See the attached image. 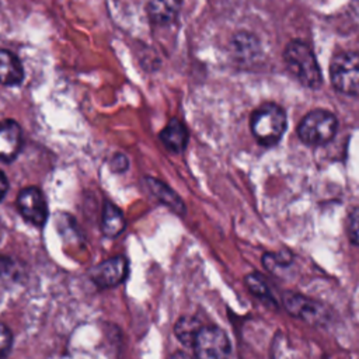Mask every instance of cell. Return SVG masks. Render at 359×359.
Masks as SVG:
<instances>
[{
    "mask_svg": "<svg viewBox=\"0 0 359 359\" xmlns=\"http://www.w3.org/2000/svg\"><path fill=\"white\" fill-rule=\"evenodd\" d=\"M128 275V261L125 257H112L100 262L90 271V278L100 289L114 287L123 282Z\"/></svg>",
    "mask_w": 359,
    "mask_h": 359,
    "instance_id": "obj_7",
    "label": "cell"
},
{
    "mask_svg": "<svg viewBox=\"0 0 359 359\" xmlns=\"http://www.w3.org/2000/svg\"><path fill=\"white\" fill-rule=\"evenodd\" d=\"M7 191H8V181H7L6 174L0 170V202H1L3 198L6 196Z\"/></svg>",
    "mask_w": 359,
    "mask_h": 359,
    "instance_id": "obj_18",
    "label": "cell"
},
{
    "mask_svg": "<svg viewBox=\"0 0 359 359\" xmlns=\"http://www.w3.org/2000/svg\"><path fill=\"white\" fill-rule=\"evenodd\" d=\"M181 0H149L147 13L154 24L171 22L180 13Z\"/></svg>",
    "mask_w": 359,
    "mask_h": 359,
    "instance_id": "obj_11",
    "label": "cell"
},
{
    "mask_svg": "<svg viewBox=\"0 0 359 359\" xmlns=\"http://www.w3.org/2000/svg\"><path fill=\"white\" fill-rule=\"evenodd\" d=\"M250 128L259 144L273 146L282 139L287 128L286 112L278 104H264L251 114Z\"/></svg>",
    "mask_w": 359,
    "mask_h": 359,
    "instance_id": "obj_2",
    "label": "cell"
},
{
    "mask_svg": "<svg viewBox=\"0 0 359 359\" xmlns=\"http://www.w3.org/2000/svg\"><path fill=\"white\" fill-rule=\"evenodd\" d=\"M285 306L290 313H293L294 316H300L302 318L304 317L307 320L309 317H316V306L313 304V302H307L302 296L289 294L285 300Z\"/></svg>",
    "mask_w": 359,
    "mask_h": 359,
    "instance_id": "obj_14",
    "label": "cell"
},
{
    "mask_svg": "<svg viewBox=\"0 0 359 359\" xmlns=\"http://www.w3.org/2000/svg\"><path fill=\"white\" fill-rule=\"evenodd\" d=\"M346 234L352 244L359 245V208H355L348 215Z\"/></svg>",
    "mask_w": 359,
    "mask_h": 359,
    "instance_id": "obj_15",
    "label": "cell"
},
{
    "mask_svg": "<svg viewBox=\"0 0 359 359\" xmlns=\"http://www.w3.org/2000/svg\"><path fill=\"white\" fill-rule=\"evenodd\" d=\"M17 208L21 216L34 226H43L48 219V203L38 187L22 188L17 196Z\"/></svg>",
    "mask_w": 359,
    "mask_h": 359,
    "instance_id": "obj_6",
    "label": "cell"
},
{
    "mask_svg": "<svg viewBox=\"0 0 359 359\" xmlns=\"http://www.w3.org/2000/svg\"><path fill=\"white\" fill-rule=\"evenodd\" d=\"M24 80V67L20 59L7 49H0V84L20 86Z\"/></svg>",
    "mask_w": 359,
    "mask_h": 359,
    "instance_id": "obj_10",
    "label": "cell"
},
{
    "mask_svg": "<svg viewBox=\"0 0 359 359\" xmlns=\"http://www.w3.org/2000/svg\"><path fill=\"white\" fill-rule=\"evenodd\" d=\"M192 348L196 359H230L231 353L229 337L219 327H202Z\"/></svg>",
    "mask_w": 359,
    "mask_h": 359,
    "instance_id": "obj_5",
    "label": "cell"
},
{
    "mask_svg": "<svg viewBox=\"0 0 359 359\" xmlns=\"http://www.w3.org/2000/svg\"><path fill=\"white\" fill-rule=\"evenodd\" d=\"M22 146V130L14 119L0 121V160L13 161Z\"/></svg>",
    "mask_w": 359,
    "mask_h": 359,
    "instance_id": "obj_8",
    "label": "cell"
},
{
    "mask_svg": "<svg viewBox=\"0 0 359 359\" xmlns=\"http://www.w3.org/2000/svg\"><path fill=\"white\" fill-rule=\"evenodd\" d=\"M201 330H202L201 323L191 316L181 317L174 325V332L178 341L185 346H194V342Z\"/></svg>",
    "mask_w": 359,
    "mask_h": 359,
    "instance_id": "obj_13",
    "label": "cell"
},
{
    "mask_svg": "<svg viewBox=\"0 0 359 359\" xmlns=\"http://www.w3.org/2000/svg\"><path fill=\"white\" fill-rule=\"evenodd\" d=\"M170 359H192L189 355H187V353H184V352H177V353H174Z\"/></svg>",
    "mask_w": 359,
    "mask_h": 359,
    "instance_id": "obj_19",
    "label": "cell"
},
{
    "mask_svg": "<svg viewBox=\"0 0 359 359\" xmlns=\"http://www.w3.org/2000/svg\"><path fill=\"white\" fill-rule=\"evenodd\" d=\"M160 140L163 146L171 153H181L188 143V130L184 122L178 118H172L160 132Z\"/></svg>",
    "mask_w": 359,
    "mask_h": 359,
    "instance_id": "obj_9",
    "label": "cell"
},
{
    "mask_svg": "<svg viewBox=\"0 0 359 359\" xmlns=\"http://www.w3.org/2000/svg\"><path fill=\"white\" fill-rule=\"evenodd\" d=\"M245 283H247V286L250 287V290H251L255 296H258V297H268V296H269L268 287H266L264 279H262L259 275H257V273L248 275V276L245 278Z\"/></svg>",
    "mask_w": 359,
    "mask_h": 359,
    "instance_id": "obj_16",
    "label": "cell"
},
{
    "mask_svg": "<svg viewBox=\"0 0 359 359\" xmlns=\"http://www.w3.org/2000/svg\"><path fill=\"white\" fill-rule=\"evenodd\" d=\"M337 129V116L327 109L317 108L303 116L297 126V136L307 146H324L334 139Z\"/></svg>",
    "mask_w": 359,
    "mask_h": 359,
    "instance_id": "obj_3",
    "label": "cell"
},
{
    "mask_svg": "<svg viewBox=\"0 0 359 359\" xmlns=\"http://www.w3.org/2000/svg\"><path fill=\"white\" fill-rule=\"evenodd\" d=\"M283 59L290 74L304 87L318 88L323 83V76L317 59L311 48L300 41H290L283 52Z\"/></svg>",
    "mask_w": 359,
    "mask_h": 359,
    "instance_id": "obj_1",
    "label": "cell"
},
{
    "mask_svg": "<svg viewBox=\"0 0 359 359\" xmlns=\"http://www.w3.org/2000/svg\"><path fill=\"white\" fill-rule=\"evenodd\" d=\"M332 87L348 95L359 93V52L344 50L337 53L330 63Z\"/></svg>",
    "mask_w": 359,
    "mask_h": 359,
    "instance_id": "obj_4",
    "label": "cell"
},
{
    "mask_svg": "<svg viewBox=\"0 0 359 359\" xmlns=\"http://www.w3.org/2000/svg\"><path fill=\"white\" fill-rule=\"evenodd\" d=\"M125 216L112 202H105L101 217V230L107 237H116L125 229Z\"/></svg>",
    "mask_w": 359,
    "mask_h": 359,
    "instance_id": "obj_12",
    "label": "cell"
},
{
    "mask_svg": "<svg viewBox=\"0 0 359 359\" xmlns=\"http://www.w3.org/2000/svg\"><path fill=\"white\" fill-rule=\"evenodd\" d=\"M13 344V335L7 325L0 323V359L6 358L10 352Z\"/></svg>",
    "mask_w": 359,
    "mask_h": 359,
    "instance_id": "obj_17",
    "label": "cell"
}]
</instances>
